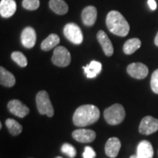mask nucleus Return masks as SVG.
I'll list each match as a JSON object with an SVG mask.
<instances>
[{"mask_svg":"<svg viewBox=\"0 0 158 158\" xmlns=\"http://www.w3.org/2000/svg\"><path fill=\"white\" fill-rule=\"evenodd\" d=\"M100 116L99 108L94 105L79 106L73 116V122L77 127H86L98 121Z\"/></svg>","mask_w":158,"mask_h":158,"instance_id":"obj_1","label":"nucleus"},{"mask_svg":"<svg viewBox=\"0 0 158 158\" xmlns=\"http://www.w3.org/2000/svg\"><path fill=\"white\" fill-rule=\"evenodd\" d=\"M106 25L110 32L120 37L127 36L130 31V25L119 12L112 10L106 17Z\"/></svg>","mask_w":158,"mask_h":158,"instance_id":"obj_2","label":"nucleus"},{"mask_svg":"<svg viewBox=\"0 0 158 158\" xmlns=\"http://www.w3.org/2000/svg\"><path fill=\"white\" fill-rule=\"evenodd\" d=\"M104 118L110 125H117L122 123L125 118V110L121 104L116 103L104 110Z\"/></svg>","mask_w":158,"mask_h":158,"instance_id":"obj_3","label":"nucleus"},{"mask_svg":"<svg viewBox=\"0 0 158 158\" xmlns=\"http://www.w3.org/2000/svg\"><path fill=\"white\" fill-rule=\"evenodd\" d=\"M36 104L38 112L42 115H47L52 117L54 114V110L46 91H40L36 95Z\"/></svg>","mask_w":158,"mask_h":158,"instance_id":"obj_4","label":"nucleus"},{"mask_svg":"<svg viewBox=\"0 0 158 158\" xmlns=\"http://www.w3.org/2000/svg\"><path fill=\"white\" fill-rule=\"evenodd\" d=\"M51 62L56 66L64 68L70 64L71 55L65 47L57 46L54 51Z\"/></svg>","mask_w":158,"mask_h":158,"instance_id":"obj_5","label":"nucleus"},{"mask_svg":"<svg viewBox=\"0 0 158 158\" xmlns=\"http://www.w3.org/2000/svg\"><path fill=\"white\" fill-rule=\"evenodd\" d=\"M63 32L65 37L75 45H79L83 42V33L80 27L76 23H69L65 25Z\"/></svg>","mask_w":158,"mask_h":158,"instance_id":"obj_6","label":"nucleus"},{"mask_svg":"<svg viewBox=\"0 0 158 158\" xmlns=\"http://www.w3.org/2000/svg\"><path fill=\"white\" fill-rule=\"evenodd\" d=\"M158 130V119L152 116L142 118L139 125V132L143 135H151Z\"/></svg>","mask_w":158,"mask_h":158,"instance_id":"obj_7","label":"nucleus"},{"mask_svg":"<svg viewBox=\"0 0 158 158\" xmlns=\"http://www.w3.org/2000/svg\"><path fill=\"white\" fill-rule=\"evenodd\" d=\"M127 72L130 76L136 79H143L149 74L147 65L141 62L131 63L127 66Z\"/></svg>","mask_w":158,"mask_h":158,"instance_id":"obj_8","label":"nucleus"},{"mask_svg":"<svg viewBox=\"0 0 158 158\" xmlns=\"http://www.w3.org/2000/svg\"><path fill=\"white\" fill-rule=\"evenodd\" d=\"M7 108L11 114L19 118L25 117L30 112L29 108L25 104L16 99L9 101L7 103Z\"/></svg>","mask_w":158,"mask_h":158,"instance_id":"obj_9","label":"nucleus"},{"mask_svg":"<svg viewBox=\"0 0 158 158\" xmlns=\"http://www.w3.org/2000/svg\"><path fill=\"white\" fill-rule=\"evenodd\" d=\"M21 43L25 48H31L35 46L37 41L36 31L32 27H27L23 29L21 35Z\"/></svg>","mask_w":158,"mask_h":158,"instance_id":"obj_10","label":"nucleus"},{"mask_svg":"<svg viewBox=\"0 0 158 158\" xmlns=\"http://www.w3.org/2000/svg\"><path fill=\"white\" fill-rule=\"evenodd\" d=\"M73 138L80 143H91L96 138V133L94 130L86 129L76 130L72 133Z\"/></svg>","mask_w":158,"mask_h":158,"instance_id":"obj_11","label":"nucleus"},{"mask_svg":"<svg viewBox=\"0 0 158 158\" xmlns=\"http://www.w3.org/2000/svg\"><path fill=\"white\" fill-rule=\"evenodd\" d=\"M121 141L116 137L109 138L105 145V152L110 158H115L117 157L119 150L121 149Z\"/></svg>","mask_w":158,"mask_h":158,"instance_id":"obj_12","label":"nucleus"},{"mask_svg":"<svg viewBox=\"0 0 158 158\" xmlns=\"http://www.w3.org/2000/svg\"><path fill=\"white\" fill-rule=\"evenodd\" d=\"M97 38H98L99 43L101 45L105 54L107 56H112L114 54L113 45L106 33L104 31L100 30L97 34Z\"/></svg>","mask_w":158,"mask_h":158,"instance_id":"obj_13","label":"nucleus"},{"mask_svg":"<svg viewBox=\"0 0 158 158\" xmlns=\"http://www.w3.org/2000/svg\"><path fill=\"white\" fill-rule=\"evenodd\" d=\"M137 158H153L154 149L152 143L147 140L139 142L137 147Z\"/></svg>","mask_w":158,"mask_h":158,"instance_id":"obj_14","label":"nucleus"},{"mask_svg":"<svg viewBox=\"0 0 158 158\" xmlns=\"http://www.w3.org/2000/svg\"><path fill=\"white\" fill-rule=\"evenodd\" d=\"M97 15H98V11L96 7L92 5L87 6L83 10L81 13L83 23L87 27H92L95 23Z\"/></svg>","mask_w":158,"mask_h":158,"instance_id":"obj_15","label":"nucleus"},{"mask_svg":"<svg viewBox=\"0 0 158 158\" xmlns=\"http://www.w3.org/2000/svg\"><path fill=\"white\" fill-rule=\"evenodd\" d=\"M16 11V2L15 0H1L0 15L3 18H10Z\"/></svg>","mask_w":158,"mask_h":158,"instance_id":"obj_16","label":"nucleus"},{"mask_svg":"<svg viewBox=\"0 0 158 158\" xmlns=\"http://www.w3.org/2000/svg\"><path fill=\"white\" fill-rule=\"evenodd\" d=\"M0 83L6 87H13L15 84V76L3 67L0 68Z\"/></svg>","mask_w":158,"mask_h":158,"instance_id":"obj_17","label":"nucleus"},{"mask_svg":"<svg viewBox=\"0 0 158 158\" xmlns=\"http://www.w3.org/2000/svg\"><path fill=\"white\" fill-rule=\"evenodd\" d=\"M84 73L89 78H93L98 76L102 70L101 63L97 61H92L86 66L83 67Z\"/></svg>","mask_w":158,"mask_h":158,"instance_id":"obj_18","label":"nucleus"},{"mask_svg":"<svg viewBox=\"0 0 158 158\" xmlns=\"http://www.w3.org/2000/svg\"><path fill=\"white\" fill-rule=\"evenodd\" d=\"M49 7L58 15H64L68 11V5L64 0H50Z\"/></svg>","mask_w":158,"mask_h":158,"instance_id":"obj_19","label":"nucleus"},{"mask_svg":"<svg viewBox=\"0 0 158 158\" xmlns=\"http://www.w3.org/2000/svg\"><path fill=\"white\" fill-rule=\"evenodd\" d=\"M60 42L59 37L56 34H51L41 43V48L45 51H48L55 48Z\"/></svg>","mask_w":158,"mask_h":158,"instance_id":"obj_20","label":"nucleus"},{"mask_svg":"<svg viewBox=\"0 0 158 158\" xmlns=\"http://www.w3.org/2000/svg\"><path fill=\"white\" fill-rule=\"evenodd\" d=\"M141 45V42L138 38L129 39L124 43L123 51L124 54L130 55L135 53L138 49L140 48Z\"/></svg>","mask_w":158,"mask_h":158,"instance_id":"obj_21","label":"nucleus"},{"mask_svg":"<svg viewBox=\"0 0 158 158\" xmlns=\"http://www.w3.org/2000/svg\"><path fill=\"white\" fill-rule=\"evenodd\" d=\"M5 124L10 133L14 136L19 135L23 130L21 124L13 118H7L5 122Z\"/></svg>","mask_w":158,"mask_h":158,"instance_id":"obj_22","label":"nucleus"},{"mask_svg":"<svg viewBox=\"0 0 158 158\" xmlns=\"http://www.w3.org/2000/svg\"><path fill=\"white\" fill-rule=\"evenodd\" d=\"M11 58L18 65H19L21 68H24L28 63L27 57L20 51H14V52L12 53Z\"/></svg>","mask_w":158,"mask_h":158,"instance_id":"obj_23","label":"nucleus"},{"mask_svg":"<svg viewBox=\"0 0 158 158\" xmlns=\"http://www.w3.org/2000/svg\"><path fill=\"white\" fill-rule=\"evenodd\" d=\"M62 153H64V155L68 156L70 158H74L76 155V150L75 149V147L73 145H71L70 143H65L62 146L61 148Z\"/></svg>","mask_w":158,"mask_h":158,"instance_id":"obj_24","label":"nucleus"},{"mask_svg":"<svg viewBox=\"0 0 158 158\" xmlns=\"http://www.w3.org/2000/svg\"><path fill=\"white\" fill-rule=\"evenodd\" d=\"M22 6L28 10H35L40 7L39 0H23Z\"/></svg>","mask_w":158,"mask_h":158,"instance_id":"obj_25","label":"nucleus"},{"mask_svg":"<svg viewBox=\"0 0 158 158\" xmlns=\"http://www.w3.org/2000/svg\"><path fill=\"white\" fill-rule=\"evenodd\" d=\"M151 88L155 94H158V69L154 71L152 75Z\"/></svg>","mask_w":158,"mask_h":158,"instance_id":"obj_26","label":"nucleus"},{"mask_svg":"<svg viewBox=\"0 0 158 158\" xmlns=\"http://www.w3.org/2000/svg\"><path fill=\"white\" fill-rule=\"evenodd\" d=\"M96 157V153L92 147H85L84 152L83 153V157L84 158H94Z\"/></svg>","mask_w":158,"mask_h":158,"instance_id":"obj_27","label":"nucleus"},{"mask_svg":"<svg viewBox=\"0 0 158 158\" xmlns=\"http://www.w3.org/2000/svg\"><path fill=\"white\" fill-rule=\"evenodd\" d=\"M148 5L152 10H155L157 9V3L155 0H148Z\"/></svg>","mask_w":158,"mask_h":158,"instance_id":"obj_28","label":"nucleus"},{"mask_svg":"<svg viewBox=\"0 0 158 158\" xmlns=\"http://www.w3.org/2000/svg\"><path fill=\"white\" fill-rule=\"evenodd\" d=\"M155 43L157 46H158V32L157 33V35H156V37L155 38Z\"/></svg>","mask_w":158,"mask_h":158,"instance_id":"obj_29","label":"nucleus"},{"mask_svg":"<svg viewBox=\"0 0 158 158\" xmlns=\"http://www.w3.org/2000/svg\"><path fill=\"white\" fill-rule=\"evenodd\" d=\"M129 158H137V156H136V155H133L130 156Z\"/></svg>","mask_w":158,"mask_h":158,"instance_id":"obj_30","label":"nucleus"},{"mask_svg":"<svg viewBox=\"0 0 158 158\" xmlns=\"http://www.w3.org/2000/svg\"><path fill=\"white\" fill-rule=\"evenodd\" d=\"M2 122H0V129H2Z\"/></svg>","mask_w":158,"mask_h":158,"instance_id":"obj_31","label":"nucleus"},{"mask_svg":"<svg viewBox=\"0 0 158 158\" xmlns=\"http://www.w3.org/2000/svg\"><path fill=\"white\" fill-rule=\"evenodd\" d=\"M55 158H63V157H59V156H58V157H56Z\"/></svg>","mask_w":158,"mask_h":158,"instance_id":"obj_32","label":"nucleus"}]
</instances>
